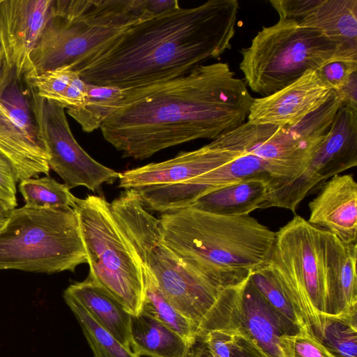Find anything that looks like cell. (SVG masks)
<instances>
[{
  "label": "cell",
  "instance_id": "6da1fadb",
  "mask_svg": "<svg viewBox=\"0 0 357 357\" xmlns=\"http://www.w3.org/2000/svg\"><path fill=\"white\" fill-rule=\"evenodd\" d=\"M252 100L245 82L227 63L202 64L168 81L126 89L100 129L123 157L144 160L235 129L245 122Z\"/></svg>",
  "mask_w": 357,
  "mask_h": 357
},
{
  "label": "cell",
  "instance_id": "7a4b0ae2",
  "mask_svg": "<svg viewBox=\"0 0 357 357\" xmlns=\"http://www.w3.org/2000/svg\"><path fill=\"white\" fill-rule=\"evenodd\" d=\"M236 0L179 6L132 24L72 69L86 82L130 89L183 76L231 49Z\"/></svg>",
  "mask_w": 357,
  "mask_h": 357
},
{
  "label": "cell",
  "instance_id": "3957f363",
  "mask_svg": "<svg viewBox=\"0 0 357 357\" xmlns=\"http://www.w3.org/2000/svg\"><path fill=\"white\" fill-rule=\"evenodd\" d=\"M165 244L191 271L228 288L267 262L275 232L248 215L226 216L188 206L158 218Z\"/></svg>",
  "mask_w": 357,
  "mask_h": 357
},
{
  "label": "cell",
  "instance_id": "277c9868",
  "mask_svg": "<svg viewBox=\"0 0 357 357\" xmlns=\"http://www.w3.org/2000/svg\"><path fill=\"white\" fill-rule=\"evenodd\" d=\"M343 243L300 215L275 232L267 264L301 325L320 340Z\"/></svg>",
  "mask_w": 357,
  "mask_h": 357
},
{
  "label": "cell",
  "instance_id": "5b68a950",
  "mask_svg": "<svg viewBox=\"0 0 357 357\" xmlns=\"http://www.w3.org/2000/svg\"><path fill=\"white\" fill-rule=\"evenodd\" d=\"M146 4L147 0H52L29 56V75L72 69L132 24L153 16Z\"/></svg>",
  "mask_w": 357,
  "mask_h": 357
},
{
  "label": "cell",
  "instance_id": "8992f818",
  "mask_svg": "<svg viewBox=\"0 0 357 357\" xmlns=\"http://www.w3.org/2000/svg\"><path fill=\"white\" fill-rule=\"evenodd\" d=\"M110 207L139 262L153 275L170 303L197 328L225 289L191 271L165 244L158 218L148 212L136 190H126Z\"/></svg>",
  "mask_w": 357,
  "mask_h": 357
},
{
  "label": "cell",
  "instance_id": "52a82bcc",
  "mask_svg": "<svg viewBox=\"0 0 357 357\" xmlns=\"http://www.w3.org/2000/svg\"><path fill=\"white\" fill-rule=\"evenodd\" d=\"M240 53L239 69L244 82L264 97L290 84L308 70L357 56V46L335 40L295 21L279 19L271 26H263Z\"/></svg>",
  "mask_w": 357,
  "mask_h": 357
},
{
  "label": "cell",
  "instance_id": "ba28073f",
  "mask_svg": "<svg viewBox=\"0 0 357 357\" xmlns=\"http://www.w3.org/2000/svg\"><path fill=\"white\" fill-rule=\"evenodd\" d=\"M87 263L72 208L13 209L0 227V270L52 274Z\"/></svg>",
  "mask_w": 357,
  "mask_h": 357
},
{
  "label": "cell",
  "instance_id": "9c48e42d",
  "mask_svg": "<svg viewBox=\"0 0 357 357\" xmlns=\"http://www.w3.org/2000/svg\"><path fill=\"white\" fill-rule=\"evenodd\" d=\"M75 212L89 266V277L116 297L132 315L142 312L144 282L141 263L102 197H75Z\"/></svg>",
  "mask_w": 357,
  "mask_h": 357
},
{
  "label": "cell",
  "instance_id": "30bf717a",
  "mask_svg": "<svg viewBox=\"0 0 357 357\" xmlns=\"http://www.w3.org/2000/svg\"><path fill=\"white\" fill-rule=\"evenodd\" d=\"M342 105L341 98L333 91L322 106L296 125L255 124L246 121L209 144L262 159L277 169L283 178V185L305 171Z\"/></svg>",
  "mask_w": 357,
  "mask_h": 357
},
{
  "label": "cell",
  "instance_id": "8fae6325",
  "mask_svg": "<svg viewBox=\"0 0 357 357\" xmlns=\"http://www.w3.org/2000/svg\"><path fill=\"white\" fill-rule=\"evenodd\" d=\"M30 69L19 72L3 59L0 66V152L13 167L18 181L49 176L50 155L38 115Z\"/></svg>",
  "mask_w": 357,
  "mask_h": 357
},
{
  "label": "cell",
  "instance_id": "7c38bea8",
  "mask_svg": "<svg viewBox=\"0 0 357 357\" xmlns=\"http://www.w3.org/2000/svg\"><path fill=\"white\" fill-rule=\"evenodd\" d=\"M36 99L50 155V168L70 190L84 186L96 191L103 183L119 178L120 173L95 160L78 144L70 128L63 107L37 94Z\"/></svg>",
  "mask_w": 357,
  "mask_h": 357
},
{
  "label": "cell",
  "instance_id": "4fadbf2b",
  "mask_svg": "<svg viewBox=\"0 0 357 357\" xmlns=\"http://www.w3.org/2000/svg\"><path fill=\"white\" fill-rule=\"evenodd\" d=\"M251 179L269 183V190L283 178L268 162L243 153L229 162L185 182L135 189L147 209L162 213L190 206L197 199L214 190Z\"/></svg>",
  "mask_w": 357,
  "mask_h": 357
},
{
  "label": "cell",
  "instance_id": "5bb4252c",
  "mask_svg": "<svg viewBox=\"0 0 357 357\" xmlns=\"http://www.w3.org/2000/svg\"><path fill=\"white\" fill-rule=\"evenodd\" d=\"M233 287L225 289L197 326L188 357H270L236 319L231 308Z\"/></svg>",
  "mask_w": 357,
  "mask_h": 357
},
{
  "label": "cell",
  "instance_id": "9a60e30c",
  "mask_svg": "<svg viewBox=\"0 0 357 357\" xmlns=\"http://www.w3.org/2000/svg\"><path fill=\"white\" fill-rule=\"evenodd\" d=\"M315 70L269 95L253 98L248 121L255 124L293 126L322 106L331 96Z\"/></svg>",
  "mask_w": 357,
  "mask_h": 357
},
{
  "label": "cell",
  "instance_id": "2e32d148",
  "mask_svg": "<svg viewBox=\"0 0 357 357\" xmlns=\"http://www.w3.org/2000/svg\"><path fill=\"white\" fill-rule=\"evenodd\" d=\"M52 0H0L3 60L19 72L31 68L29 56L43 29Z\"/></svg>",
  "mask_w": 357,
  "mask_h": 357
},
{
  "label": "cell",
  "instance_id": "e0dca14e",
  "mask_svg": "<svg viewBox=\"0 0 357 357\" xmlns=\"http://www.w3.org/2000/svg\"><path fill=\"white\" fill-rule=\"evenodd\" d=\"M242 154L214 148L208 144L194 151L179 153L167 160L149 163L120 173L119 186L128 190L185 182L227 164Z\"/></svg>",
  "mask_w": 357,
  "mask_h": 357
},
{
  "label": "cell",
  "instance_id": "ac0fdd59",
  "mask_svg": "<svg viewBox=\"0 0 357 357\" xmlns=\"http://www.w3.org/2000/svg\"><path fill=\"white\" fill-rule=\"evenodd\" d=\"M231 308L239 324L268 356L288 357L282 337L300 329L266 302L249 278L234 287Z\"/></svg>",
  "mask_w": 357,
  "mask_h": 357
},
{
  "label": "cell",
  "instance_id": "d6986e66",
  "mask_svg": "<svg viewBox=\"0 0 357 357\" xmlns=\"http://www.w3.org/2000/svg\"><path fill=\"white\" fill-rule=\"evenodd\" d=\"M307 222L344 244L357 243V183L352 174H337L309 202Z\"/></svg>",
  "mask_w": 357,
  "mask_h": 357
},
{
  "label": "cell",
  "instance_id": "ffe728a7",
  "mask_svg": "<svg viewBox=\"0 0 357 357\" xmlns=\"http://www.w3.org/2000/svg\"><path fill=\"white\" fill-rule=\"evenodd\" d=\"M63 296L79 303L100 326L131 350L132 315L106 289L87 278L69 285Z\"/></svg>",
  "mask_w": 357,
  "mask_h": 357
},
{
  "label": "cell",
  "instance_id": "44dd1931",
  "mask_svg": "<svg viewBox=\"0 0 357 357\" xmlns=\"http://www.w3.org/2000/svg\"><path fill=\"white\" fill-rule=\"evenodd\" d=\"M268 191V182L251 179L211 191L199 197L190 206L220 215H248L259 208Z\"/></svg>",
  "mask_w": 357,
  "mask_h": 357
},
{
  "label": "cell",
  "instance_id": "7402d4cb",
  "mask_svg": "<svg viewBox=\"0 0 357 357\" xmlns=\"http://www.w3.org/2000/svg\"><path fill=\"white\" fill-rule=\"evenodd\" d=\"M190 344L152 316H132L131 350L138 356L188 357Z\"/></svg>",
  "mask_w": 357,
  "mask_h": 357
},
{
  "label": "cell",
  "instance_id": "603a6c76",
  "mask_svg": "<svg viewBox=\"0 0 357 357\" xmlns=\"http://www.w3.org/2000/svg\"><path fill=\"white\" fill-rule=\"evenodd\" d=\"M298 24L328 37L357 46V0H319Z\"/></svg>",
  "mask_w": 357,
  "mask_h": 357
},
{
  "label": "cell",
  "instance_id": "cb8c5ba5",
  "mask_svg": "<svg viewBox=\"0 0 357 357\" xmlns=\"http://www.w3.org/2000/svg\"><path fill=\"white\" fill-rule=\"evenodd\" d=\"M27 79L38 96L56 102L66 109L81 107L87 97L89 83L69 67L38 75L27 74Z\"/></svg>",
  "mask_w": 357,
  "mask_h": 357
},
{
  "label": "cell",
  "instance_id": "d4e9b609",
  "mask_svg": "<svg viewBox=\"0 0 357 357\" xmlns=\"http://www.w3.org/2000/svg\"><path fill=\"white\" fill-rule=\"evenodd\" d=\"M357 243L344 244L334 273L326 317L357 314Z\"/></svg>",
  "mask_w": 357,
  "mask_h": 357
},
{
  "label": "cell",
  "instance_id": "484cf974",
  "mask_svg": "<svg viewBox=\"0 0 357 357\" xmlns=\"http://www.w3.org/2000/svg\"><path fill=\"white\" fill-rule=\"evenodd\" d=\"M141 265L144 282V300L142 312L167 326L191 345L197 335L196 326L170 303L160 289L153 275Z\"/></svg>",
  "mask_w": 357,
  "mask_h": 357
},
{
  "label": "cell",
  "instance_id": "4316f807",
  "mask_svg": "<svg viewBox=\"0 0 357 357\" xmlns=\"http://www.w3.org/2000/svg\"><path fill=\"white\" fill-rule=\"evenodd\" d=\"M126 89L89 83L86 99L79 107L67 109V113L82 127L91 132L100 128L104 121L119 107Z\"/></svg>",
  "mask_w": 357,
  "mask_h": 357
},
{
  "label": "cell",
  "instance_id": "83f0119b",
  "mask_svg": "<svg viewBox=\"0 0 357 357\" xmlns=\"http://www.w3.org/2000/svg\"><path fill=\"white\" fill-rule=\"evenodd\" d=\"M19 190L24 206L33 208L66 210L72 208L75 198L66 184L50 176L22 180Z\"/></svg>",
  "mask_w": 357,
  "mask_h": 357
},
{
  "label": "cell",
  "instance_id": "f1b7e54d",
  "mask_svg": "<svg viewBox=\"0 0 357 357\" xmlns=\"http://www.w3.org/2000/svg\"><path fill=\"white\" fill-rule=\"evenodd\" d=\"M63 298L78 321L94 357H139L100 326L79 303L67 296Z\"/></svg>",
  "mask_w": 357,
  "mask_h": 357
},
{
  "label": "cell",
  "instance_id": "f546056e",
  "mask_svg": "<svg viewBox=\"0 0 357 357\" xmlns=\"http://www.w3.org/2000/svg\"><path fill=\"white\" fill-rule=\"evenodd\" d=\"M357 314L326 317L320 341L337 357H357Z\"/></svg>",
  "mask_w": 357,
  "mask_h": 357
},
{
  "label": "cell",
  "instance_id": "4dcf8cb0",
  "mask_svg": "<svg viewBox=\"0 0 357 357\" xmlns=\"http://www.w3.org/2000/svg\"><path fill=\"white\" fill-rule=\"evenodd\" d=\"M249 278L266 302L278 314L301 329L291 303L267 263L252 271Z\"/></svg>",
  "mask_w": 357,
  "mask_h": 357
},
{
  "label": "cell",
  "instance_id": "1f68e13d",
  "mask_svg": "<svg viewBox=\"0 0 357 357\" xmlns=\"http://www.w3.org/2000/svg\"><path fill=\"white\" fill-rule=\"evenodd\" d=\"M288 357H337L306 329L282 337Z\"/></svg>",
  "mask_w": 357,
  "mask_h": 357
},
{
  "label": "cell",
  "instance_id": "d6a6232c",
  "mask_svg": "<svg viewBox=\"0 0 357 357\" xmlns=\"http://www.w3.org/2000/svg\"><path fill=\"white\" fill-rule=\"evenodd\" d=\"M321 80L332 91H337L357 72V56L337 59L315 70Z\"/></svg>",
  "mask_w": 357,
  "mask_h": 357
},
{
  "label": "cell",
  "instance_id": "836d02e7",
  "mask_svg": "<svg viewBox=\"0 0 357 357\" xmlns=\"http://www.w3.org/2000/svg\"><path fill=\"white\" fill-rule=\"evenodd\" d=\"M319 0H270L280 19L300 22L314 7Z\"/></svg>",
  "mask_w": 357,
  "mask_h": 357
},
{
  "label": "cell",
  "instance_id": "e575fe53",
  "mask_svg": "<svg viewBox=\"0 0 357 357\" xmlns=\"http://www.w3.org/2000/svg\"><path fill=\"white\" fill-rule=\"evenodd\" d=\"M15 171L10 162L0 152V199L15 208L17 183Z\"/></svg>",
  "mask_w": 357,
  "mask_h": 357
},
{
  "label": "cell",
  "instance_id": "d590c367",
  "mask_svg": "<svg viewBox=\"0 0 357 357\" xmlns=\"http://www.w3.org/2000/svg\"><path fill=\"white\" fill-rule=\"evenodd\" d=\"M335 92L341 98L342 105L357 109V72L353 73L345 84Z\"/></svg>",
  "mask_w": 357,
  "mask_h": 357
},
{
  "label": "cell",
  "instance_id": "8d00e7d4",
  "mask_svg": "<svg viewBox=\"0 0 357 357\" xmlns=\"http://www.w3.org/2000/svg\"><path fill=\"white\" fill-rule=\"evenodd\" d=\"M179 6L177 0H147V10L153 15H156L167 10Z\"/></svg>",
  "mask_w": 357,
  "mask_h": 357
},
{
  "label": "cell",
  "instance_id": "74e56055",
  "mask_svg": "<svg viewBox=\"0 0 357 357\" xmlns=\"http://www.w3.org/2000/svg\"><path fill=\"white\" fill-rule=\"evenodd\" d=\"M13 209L10 205L0 199V217L6 218Z\"/></svg>",
  "mask_w": 357,
  "mask_h": 357
},
{
  "label": "cell",
  "instance_id": "f35d334b",
  "mask_svg": "<svg viewBox=\"0 0 357 357\" xmlns=\"http://www.w3.org/2000/svg\"><path fill=\"white\" fill-rule=\"evenodd\" d=\"M6 218H2V217H0V227L4 224V222H6Z\"/></svg>",
  "mask_w": 357,
  "mask_h": 357
},
{
  "label": "cell",
  "instance_id": "ab89813d",
  "mask_svg": "<svg viewBox=\"0 0 357 357\" xmlns=\"http://www.w3.org/2000/svg\"><path fill=\"white\" fill-rule=\"evenodd\" d=\"M2 59H3V56H2V52H1V47H0V66H1V62H2Z\"/></svg>",
  "mask_w": 357,
  "mask_h": 357
}]
</instances>
